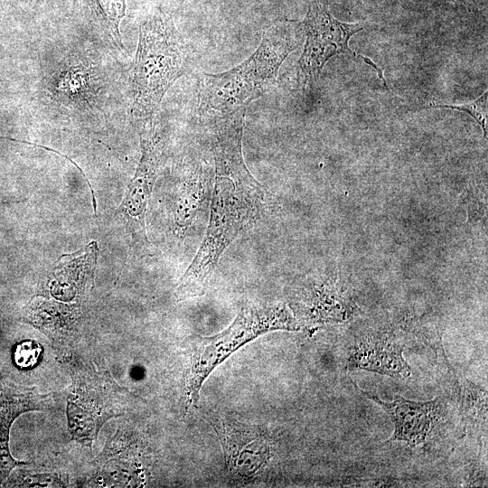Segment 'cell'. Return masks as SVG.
<instances>
[{"label": "cell", "mask_w": 488, "mask_h": 488, "mask_svg": "<svg viewBox=\"0 0 488 488\" xmlns=\"http://www.w3.org/2000/svg\"><path fill=\"white\" fill-rule=\"evenodd\" d=\"M305 44L298 65L305 83H314L333 56L347 54L371 66L387 86L383 70L369 57L358 55L349 47V40L364 28L361 23H343L331 14L329 0H311L305 20L300 23Z\"/></svg>", "instance_id": "5b68a950"}, {"label": "cell", "mask_w": 488, "mask_h": 488, "mask_svg": "<svg viewBox=\"0 0 488 488\" xmlns=\"http://www.w3.org/2000/svg\"><path fill=\"white\" fill-rule=\"evenodd\" d=\"M219 432L223 433L221 442L230 468L245 476L258 473L269 454L267 437L236 424H225Z\"/></svg>", "instance_id": "30bf717a"}, {"label": "cell", "mask_w": 488, "mask_h": 488, "mask_svg": "<svg viewBox=\"0 0 488 488\" xmlns=\"http://www.w3.org/2000/svg\"><path fill=\"white\" fill-rule=\"evenodd\" d=\"M45 397L33 389L0 384V477L23 464L13 458L9 450V433L13 422L23 412L42 408Z\"/></svg>", "instance_id": "8fae6325"}, {"label": "cell", "mask_w": 488, "mask_h": 488, "mask_svg": "<svg viewBox=\"0 0 488 488\" xmlns=\"http://www.w3.org/2000/svg\"><path fill=\"white\" fill-rule=\"evenodd\" d=\"M141 136V158L116 214L123 216L134 242H147L145 218L160 164L163 140L155 124Z\"/></svg>", "instance_id": "52a82bcc"}, {"label": "cell", "mask_w": 488, "mask_h": 488, "mask_svg": "<svg viewBox=\"0 0 488 488\" xmlns=\"http://www.w3.org/2000/svg\"><path fill=\"white\" fill-rule=\"evenodd\" d=\"M246 108L222 117L212 132L215 183L202 244L176 288L180 299L202 296L221 256L247 228L267 212L271 195L247 168L242 155Z\"/></svg>", "instance_id": "6da1fadb"}, {"label": "cell", "mask_w": 488, "mask_h": 488, "mask_svg": "<svg viewBox=\"0 0 488 488\" xmlns=\"http://www.w3.org/2000/svg\"><path fill=\"white\" fill-rule=\"evenodd\" d=\"M487 101H488V92H484L481 97L472 102L465 104H441V103H429L423 104L420 106H416V108H410L409 110H419L423 108H450L454 110H458L465 112L473 117L476 122L480 125L483 129L484 137L487 136Z\"/></svg>", "instance_id": "4fadbf2b"}, {"label": "cell", "mask_w": 488, "mask_h": 488, "mask_svg": "<svg viewBox=\"0 0 488 488\" xmlns=\"http://www.w3.org/2000/svg\"><path fill=\"white\" fill-rule=\"evenodd\" d=\"M402 353L403 345L389 334L367 335L352 347L348 366L405 379L411 374V370Z\"/></svg>", "instance_id": "9c48e42d"}, {"label": "cell", "mask_w": 488, "mask_h": 488, "mask_svg": "<svg viewBox=\"0 0 488 488\" xmlns=\"http://www.w3.org/2000/svg\"><path fill=\"white\" fill-rule=\"evenodd\" d=\"M356 388L367 399L377 403L389 416L394 431L389 441H403L410 446L424 443L442 414L440 399L416 402L396 395L392 401L381 400L375 393Z\"/></svg>", "instance_id": "ba28073f"}, {"label": "cell", "mask_w": 488, "mask_h": 488, "mask_svg": "<svg viewBox=\"0 0 488 488\" xmlns=\"http://www.w3.org/2000/svg\"><path fill=\"white\" fill-rule=\"evenodd\" d=\"M303 36L300 23L293 33L282 25L271 26L247 61L222 73L204 74L200 114L224 117L264 94L276 82L281 64Z\"/></svg>", "instance_id": "7a4b0ae2"}, {"label": "cell", "mask_w": 488, "mask_h": 488, "mask_svg": "<svg viewBox=\"0 0 488 488\" xmlns=\"http://www.w3.org/2000/svg\"><path fill=\"white\" fill-rule=\"evenodd\" d=\"M98 20L119 45L121 36L119 24L126 15V0H89Z\"/></svg>", "instance_id": "7c38bea8"}, {"label": "cell", "mask_w": 488, "mask_h": 488, "mask_svg": "<svg viewBox=\"0 0 488 488\" xmlns=\"http://www.w3.org/2000/svg\"><path fill=\"white\" fill-rule=\"evenodd\" d=\"M116 385L106 377L81 380L68 399V420L75 439L91 441L102 425L120 415Z\"/></svg>", "instance_id": "8992f818"}, {"label": "cell", "mask_w": 488, "mask_h": 488, "mask_svg": "<svg viewBox=\"0 0 488 488\" xmlns=\"http://www.w3.org/2000/svg\"><path fill=\"white\" fill-rule=\"evenodd\" d=\"M300 328L301 324L285 304L241 307L227 329L202 338L194 348L186 384L188 406L195 405L211 372L239 348L267 332Z\"/></svg>", "instance_id": "277c9868"}, {"label": "cell", "mask_w": 488, "mask_h": 488, "mask_svg": "<svg viewBox=\"0 0 488 488\" xmlns=\"http://www.w3.org/2000/svg\"><path fill=\"white\" fill-rule=\"evenodd\" d=\"M186 51L171 15L150 16L140 26L133 80L132 117L151 124L173 83L184 72Z\"/></svg>", "instance_id": "3957f363"}, {"label": "cell", "mask_w": 488, "mask_h": 488, "mask_svg": "<svg viewBox=\"0 0 488 488\" xmlns=\"http://www.w3.org/2000/svg\"><path fill=\"white\" fill-rule=\"evenodd\" d=\"M41 354V345L34 341L25 340L16 344L13 358L17 367L30 369L37 364Z\"/></svg>", "instance_id": "5bb4252c"}]
</instances>
